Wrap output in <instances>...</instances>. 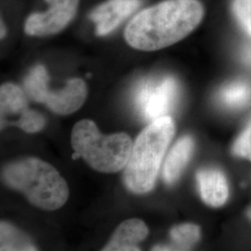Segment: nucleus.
I'll list each match as a JSON object with an SVG mask.
<instances>
[{
  "label": "nucleus",
  "mask_w": 251,
  "mask_h": 251,
  "mask_svg": "<svg viewBox=\"0 0 251 251\" xmlns=\"http://www.w3.org/2000/svg\"><path fill=\"white\" fill-rule=\"evenodd\" d=\"M199 0H164L141 10L126 27L125 40L133 49L154 51L189 36L204 18Z\"/></svg>",
  "instance_id": "1"
},
{
  "label": "nucleus",
  "mask_w": 251,
  "mask_h": 251,
  "mask_svg": "<svg viewBox=\"0 0 251 251\" xmlns=\"http://www.w3.org/2000/svg\"><path fill=\"white\" fill-rule=\"evenodd\" d=\"M174 134V121L166 116L152 121L137 137L124 172V183L130 192L144 195L153 188Z\"/></svg>",
  "instance_id": "2"
},
{
  "label": "nucleus",
  "mask_w": 251,
  "mask_h": 251,
  "mask_svg": "<svg viewBox=\"0 0 251 251\" xmlns=\"http://www.w3.org/2000/svg\"><path fill=\"white\" fill-rule=\"evenodd\" d=\"M10 188L23 193L28 201L44 210H56L69 198L68 185L58 171L47 162L29 157L12 162L3 170Z\"/></svg>",
  "instance_id": "3"
},
{
  "label": "nucleus",
  "mask_w": 251,
  "mask_h": 251,
  "mask_svg": "<svg viewBox=\"0 0 251 251\" xmlns=\"http://www.w3.org/2000/svg\"><path fill=\"white\" fill-rule=\"evenodd\" d=\"M71 144L79 157L93 170L103 173H115L126 168L133 145L126 133L101 134L90 119L74 126Z\"/></svg>",
  "instance_id": "4"
},
{
  "label": "nucleus",
  "mask_w": 251,
  "mask_h": 251,
  "mask_svg": "<svg viewBox=\"0 0 251 251\" xmlns=\"http://www.w3.org/2000/svg\"><path fill=\"white\" fill-rule=\"evenodd\" d=\"M178 91L177 80L170 75L144 81L136 92V106L146 120L152 122L168 116L175 104Z\"/></svg>",
  "instance_id": "5"
},
{
  "label": "nucleus",
  "mask_w": 251,
  "mask_h": 251,
  "mask_svg": "<svg viewBox=\"0 0 251 251\" xmlns=\"http://www.w3.org/2000/svg\"><path fill=\"white\" fill-rule=\"evenodd\" d=\"M50 9L31 14L25 21L27 35L45 36L61 32L75 18L79 0H45Z\"/></svg>",
  "instance_id": "6"
},
{
  "label": "nucleus",
  "mask_w": 251,
  "mask_h": 251,
  "mask_svg": "<svg viewBox=\"0 0 251 251\" xmlns=\"http://www.w3.org/2000/svg\"><path fill=\"white\" fill-rule=\"evenodd\" d=\"M142 5V0H108L93 9L90 19L96 25L97 36H107L129 18Z\"/></svg>",
  "instance_id": "7"
},
{
  "label": "nucleus",
  "mask_w": 251,
  "mask_h": 251,
  "mask_svg": "<svg viewBox=\"0 0 251 251\" xmlns=\"http://www.w3.org/2000/svg\"><path fill=\"white\" fill-rule=\"evenodd\" d=\"M87 86L80 78L67 81L63 90L48 92L43 103L57 115H70L84 104L87 98Z\"/></svg>",
  "instance_id": "8"
},
{
  "label": "nucleus",
  "mask_w": 251,
  "mask_h": 251,
  "mask_svg": "<svg viewBox=\"0 0 251 251\" xmlns=\"http://www.w3.org/2000/svg\"><path fill=\"white\" fill-rule=\"evenodd\" d=\"M198 187L203 201L208 206L219 207L229 198V187L225 174L215 169H204L197 174Z\"/></svg>",
  "instance_id": "9"
},
{
  "label": "nucleus",
  "mask_w": 251,
  "mask_h": 251,
  "mask_svg": "<svg viewBox=\"0 0 251 251\" xmlns=\"http://www.w3.org/2000/svg\"><path fill=\"white\" fill-rule=\"evenodd\" d=\"M148 235V228L142 220L129 219L119 225L103 251H140L138 244Z\"/></svg>",
  "instance_id": "10"
},
{
  "label": "nucleus",
  "mask_w": 251,
  "mask_h": 251,
  "mask_svg": "<svg viewBox=\"0 0 251 251\" xmlns=\"http://www.w3.org/2000/svg\"><path fill=\"white\" fill-rule=\"evenodd\" d=\"M195 142L191 136H184L172 147L164 165L163 178L167 184L176 182L187 166L194 152Z\"/></svg>",
  "instance_id": "11"
},
{
  "label": "nucleus",
  "mask_w": 251,
  "mask_h": 251,
  "mask_svg": "<svg viewBox=\"0 0 251 251\" xmlns=\"http://www.w3.org/2000/svg\"><path fill=\"white\" fill-rule=\"evenodd\" d=\"M171 245L155 246L152 251H188L198 242L200 238V229L193 224L174 226L170 232Z\"/></svg>",
  "instance_id": "12"
},
{
  "label": "nucleus",
  "mask_w": 251,
  "mask_h": 251,
  "mask_svg": "<svg viewBox=\"0 0 251 251\" xmlns=\"http://www.w3.org/2000/svg\"><path fill=\"white\" fill-rule=\"evenodd\" d=\"M1 115H22L27 107L25 91L12 83H6L0 89Z\"/></svg>",
  "instance_id": "13"
},
{
  "label": "nucleus",
  "mask_w": 251,
  "mask_h": 251,
  "mask_svg": "<svg viewBox=\"0 0 251 251\" xmlns=\"http://www.w3.org/2000/svg\"><path fill=\"white\" fill-rule=\"evenodd\" d=\"M219 100L229 109H241L251 103V86L242 81L230 83L220 91Z\"/></svg>",
  "instance_id": "14"
},
{
  "label": "nucleus",
  "mask_w": 251,
  "mask_h": 251,
  "mask_svg": "<svg viewBox=\"0 0 251 251\" xmlns=\"http://www.w3.org/2000/svg\"><path fill=\"white\" fill-rule=\"evenodd\" d=\"M49 75L43 65L34 67L25 80V91L27 97L36 102L43 103L49 90Z\"/></svg>",
  "instance_id": "15"
},
{
  "label": "nucleus",
  "mask_w": 251,
  "mask_h": 251,
  "mask_svg": "<svg viewBox=\"0 0 251 251\" xmlns=\"http://www.w3.org/2000/svg\"><path fill=\"white\" fill-rule=\"evenodd\" d=\"M1 251H36L25 234L13 226L1 223Z\"/></svg>",
  "instance_id": "16"
},
{
  "label": "nucleus",
  "mask_w": 251,
  "mask_h": 251,
  "mask_svg": "<svg viewBox=\"0 0 251 251\" xmlns=\"http://www.w3.org/2000/svg\"><path fill=\"white\" fill-rule=\"evenodd\" d=\"M46 119L38 112L26 109L19 118L15 125L28 133H35L40 131L45 126Z\"/></svg>",
  "instance_id": "17"
},
{
  "label": "nucleus",
  "mask_w": 251,
  "mask_h": 251,
  "mask_svg": "<svg viewBox=\"0 0 251 251\" xmlns=\"http://www.w3.org/2000/svg\"><path fill=\"white\" fill-rule=\"evenodd\" d=\"M231 9L237 23L251 36V0H232Z\"/></svg>",
  "instance_id": "18"
},
{
  "label": "nucleus",
  "mask_w": 251,
  "mask_h": 251,
  "mask_svg": "<svg viewBox=\"0 0 251 251\" xmlns=\"http://www.w3.org/2000/svg\"><path fill=\"white\" fill-rule=\"evenodd\" d=\"M233 152L236 156L251 161V121L234 142Z\"/></svg>",
  "instance_id": "19"
},
{
  "label": "nucleus",
  "mask_w": 251,
  "mask_h": 251,
  "mask_svg": "<svg viewBox=\"0 0 251 251\" xmlns=\"http://www.w3.org/2000/svg\"><path fill=\"white\" fill-rule=\"evenodd\" d=\"M244 61L251 65V47L248 48L244 52Z\"/></svg>",
  "instance_id": "20"
},
{
  "label": "nucleus",
  "mask_w": 251,
  "mask_h": 251,
  "mask_svg": "<svg viewBox=\"0 0 251 251\" xmlns=\"http://www.w3.org/2000/svg\"><path fill=\"white\" fill-rule=\"evenodd\" d=\"M5 33H6V30L3 27V23H1V38H3L5 36Z\"/></svg>",
  "instance_id": "21"
},
{
  "label": "nucleus",
  "mask_w": 251,
  "mask_h": 251,
  "mask_svg": "<svg viewBox=\"0 0 251 251\" xmlns=\"http://www.w3.org/2000/svg\"><path fill=\"white\" fill-rule=\"evenodd\" d=\"M247 214H248V217L250 218L251 220V206L249 209H248V212H247Z\"/></svg>",
  "instance_id": "22"
}]
</instances>
